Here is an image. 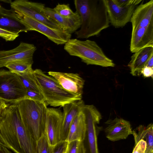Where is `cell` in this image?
<instances>
[{"instance_id": "cell-15", "label": "cell", "mask_w": 153, "mask_h": 153, "mask_svg": "<svg viewBox=\"0 0 153 153\" xmlns=\"http://www.w3.org/2000/svg\"><path fill=\"white\" fill-rule=\"evenodd\" d=\"M153 47V22L148 26L132 29L130 50L134 53L147 47Z\"/></svg>"}, {"instance_id": "cell-34", "label": "cell", "mask_w": 153, "mask_h": 153, "mask_svg": "<svg viewBox=\"0 0 153 153\" xmlns=\"http://www.w3.org/2000/svg\"><path fill=\"white\" fill-rule=\"evenodd\" d=\"M0 153H12L8 148L0 142Z\"/></svg>"}, {"instance_id": "cell-8", "label": "cell", "mask_w": 153, "mask_h": 153, "mask_svg": "<svg viewBox=\"0 0 153 153\" xmlns=\"http://www.w3.org/2000/svg\"><path fill=\"white\" fill-rule=\"evenodd\" d=\"M11 8L54 28L62 29L49 18L45 11V5L27 0H16L10 3Z\"/></svg>"}, {"instance_id": "cell-37", "label": "cell", "mask_w": 153, "mask_h": 153, "mask_svg": "<svg viewBox=\"0 0 153 153\" xmlns=\"http://www.w3.org/2000/svg\"><path fill=\"white\" fill-rule=\"evenodd\" d=\"M1 6L0 5V6Z\"/></svg>"}, {"instance_id": "cell-26", "label": "cell", "mask_w": 153, "mask_h": 153, "mask_svg": "<svg viewBox=\"0 0 153 153\" xmlns=\"http://www.w3.org/2000/svg\"><path fill=\"white\" fill-rule=\"evenodd\" d=\"M83 142L76 140L68 143L66 153H86Z\"/></svg>"}, {"instance_id": "cell-11", "label": "cell", "mask_w": 153, "mask_h": 153, "mask_svg": "<svg viewBox=\"0 0 153 153\" xmlns=\"http://www.w3.org/2000/svg\"><path fill=\"white\" fill-rule=\"evenodd\" d=\"M109 23L116 28L124 26L131 21L137 5L133 4L125 7L117 5L113 0H105Z\"/></svg>"}, {"instance_id": "cell-19", "label": "cell", "mask_w": 153, "mask_h": 153, "mask_svg": "<svg viewBox=\"0 0 153 153\" xmlns=\"http://www.w3.org/2000/svg\"><path fill=\"white\" fill-rule=\"evenodd\" d=\"M46 15L58 25L63 30L71 34L76 32L80 27L81 19L78 14L75 16L69 18H65L57 13L53 9L45 7Z\"/></svg>"}, {"instance_id": "cell-3", "label": "cell", "mask_w": 153, "mask_h": 153, "mask_svg": "<svg viewBox=\"0 0 153 153\" xmlns=\"http://www.w3.org/2000/svg\"><path fill=\"white\" fill-rule=\"evenodd\" d=\"M33 73L47 106L63 107L66 104L82 100V96L67 91L54 78L47 75L41 69H36Z\"/></svg>"}, {"instance_id": "cell-30", "label": "cell", "mask_w": 153, "mask_h": 153, "mask_svg": "<svg viewBox=\"0 0 153 153\" xmlns=\"http://www.w3.org/2000/svg\"><path fill=\"white\" fill-rule=\"evenodd\" d=\"M19 36V34L15 33L0 27V37L6 41H13Z\"/></svg>"}, {"instance_id": "cell-20", "label": "cell", "mask_w": 153, "mask_h": 153, "mask_svg": "<svg viewBox=\"0 0 153 153\" xmlns=\"http://www.w3.org/2000/svg\"><path fill=\"white\" fill-rule=\"evenodd\" d=\"M153 55V47L148 46L143 48L135 52L131 56L128 64L130 73L133 76H139L141 71L144 67L149 59Z\"/></svg>"}, {"instance_id": "cell-36", "label": "cell", "mask_w": 153, "mask_h": 153, "mask_svg": "<svg viewBox=\"0 0 153 153\" xmlns=\"http://www.w3.org/2000/svg\"><path fill=\"white\" fill-rule=\"evenodd\" d=\"M1 109H2L1 100L0 99V113L1 111Z\"/></svg>"}, {"instance_id": "cell-17", "label": "cell", "mask_w": 153, "mask_h": 153, "mask_svg": "<svg viewBox=\"0 0 153 153\" xmlns=\"http://www.w3.org/2000/svg\"><path fill=\"white\" fill-rule=\"evenodd\" d=\"M132 29L148 26L153 22V0H151L137 7L131 21Z\"/></svg>"}, {"instance_id": "cell-2", "label": "cell", "mask_w": 153, "mask_h": 153, "mask_svg": "<svg viewBox=\"0 0 153 153\" xmlns=\"http://www.w3.org/2000/svg\"><path fill=\"white\" fill-rule=\"evenodd\" d=\"M74 3L81 19L77 38L87 39L99 35L109 26L105 0H75Z\"/></svg>"}, {"instance_id": "cell-35", "label": "cell", "mask_w": 153, "mask_h": 153, "mask_svg": "<svg viewBox=\"0 0 153 153\" xmlns=\"http://www.w3.org/2000/svg\"><path fill=\"white\" fill-rule=\"evenodd\" d=\"M144 66L153 68V55L147 60Z\"/></svg>"}, {"instance_id": "cell-14", "label": "cell", "mask_w": 153, "mask_h": 153, "mask_svg": "<svg viewBox=\"0 0 153 153\" xmlns=\"http://www.w3.org/2000/svg\"><path fill=\"white\" fill-rule=\"evenodd\" d=\"M48 73L67 91L82 96L85 80L78 74L53 71H49Z\"/></svg>"}, {"instance_id": "cell-31", "label": "cell", "mask_w": 153, "mask_h": 153, "mask_svg": "<svg viewBox=\"0 0 153 153\" xmlns=\"http://www.w3.org/2000/svg\"><path fill=\"white\" fill-rule=\"evenodd\" d=\"M146 148V141L144 140L141 139L135 145L132 153H145Z\"/></svg>"}, {"instance_id": "cell-10", "label": "cell", "mask_w": 153, "mask_h": 153, "mask_svg": "<svg viewBox=\"0 0 153 153\" xmlns=\"http://www.w3.org/2000/svg\"><path fill=\"white\" fill-rule=\"evenodd\" d=\"M36 47L33 44L21 42L16 48L9 50H0V68L18 60H33Z\"/></svg>"}, {"instance_id": "cell-6", "label": "cell", "mask_w": 153, "mask_h": 153, "mask_svg": "<svg viewBox=\"0 0 153 153\" xmlns=\"http://www.w3.org/2000/svg\"><path fill=\"white\" fill-rule=\"evenodd\" d=\"M27 90L19 75L10 71L0 70V99L7 103L24 98Z\"/></svg>"}, {"instance_id": "cell-4", "label": "cell", "mask_w": 153, "mask_h": 153, "mask_svg": "<svg viewBox=\"0 0 153 153\" xmlns=\"http://www.w3.org/2000/svg\"><path fill=\"white\" fill-rule=\"evenodd\" d=\"M64 49L71 56L79 58L87 65L114 67L113 61L107 57L94 41L70 39L65 44Z\"/></svg>"}, {"instance_id": "cell-9", "label": "cell", "mask_w": 153, "mask_h": 153, "mask_svg": "<svg viewBox=\"0 0 153 153\" xmlns=\"http://www.w3.org/2000/svg\"><path fill=\"white\" fill-rule=\"evenodd\" d=\"M85 117L87 130L86 139L87 150L86 153H99L97 140V124L99 123L101 115L93 105H85L82 109Z\"/></svg>"}, {"instance_id": "cell-33", "label": "cell", "mask_w": 153, "mask_h": 153, "mask_svg": "<svg viewBox=\"0 0 153 153\" xmlns=\"http://www.w3.org/2000/svg\"><path fill=\"white\" fill-rule=\"evenodd\" d=\"M141 74L145 78L151 77L153 78V68L147 66L143 67L141 71Z\"/></svg>"}, {"instance_id": "cell-24", "label": "cell", "mask_w": 153, "mask_h": 153, "mask_svg": "<svg viewBox=\"0 0 153 153\" xmlns=\"http://www.w3.org/2000/svg\"><path fill=\"white\" fill-rule=\"evenodd\" d=\"M36 145L37 153H51L53 147L50 144L45 131L36 141Z\"/></svg>"}, {"instance_id": "cell-29", "label": "cell", "mask_w": 153, "mask_h": 153, "mask_svg": "<svg viewBox=\"0 0 153 153\" xmlns=\"http://www.w3.org/2000/svg\"><path fill=\"white\" fill-rule=\"evenodd\" d=\"M68 142L66 140H61L53 146L51 153H66Z\"/></svg>"}, {"instance_id": "cell-1", "label": "cell", "mask_w": 153, "mask_h": 153, "mask_svg": "<svg viewBox=\"0 0 153 153\" xmlns=\"http://www.w3.org/2000/svg\"><path fill=\"white\" fill-rule=\"evenodd\" d=\"M0 142L15 153H37L36 140L23 125L16 101L2 100Z\"/></svg>"}, {"instance_id": "cell-7", "label": "cell", "mask_w": 153, "mask_h": 153, "mask_svg": "<svg viewBox=\"0 0 153 153\" xmlns=\"http://www.w3.org/2000/svg\"><path fill=\"white\" fill-rule=\"evenodd\" d=\"M14 11L17 18L25 26L27 31L38 32L58 45L65 44L71 39V34L62 29L50 27L20 12Z\"/></svg>"}, {"instance_id": "cell-25", "label": "cell", "mask_w": 153, "mask_h": 153, "mask_svg": "<svg viewBox=\"0 0 153 153\" xmlns=\"http://www.w3.org/2000/svg\"><path fill=\"white\" fill-rule=\"evenodd\" d=\"M53 9L57 13L65 18L72 17L78 14L76 11H73L68 4H58Z\"/></svg>"}, {"instance_id": "cell-32", "label": "cell", "mask_w": 153, "mask_h": 153, "mask_svg": "<svg viewBox=\"0 0 153 153\" xmlns=\"http://www.w3.org/2000/svg\"><path fill=\"white\" fill-rule=\"evenodd\" d=\"M114 3L120 7H125L135 4L137 5L141 1V0H113Z\"/></svg>"}, {"instance_id": "cell-5", "label": "cell", "mask_w": 153, "mask_h": 153, "mask_svg": "<svg viewBox=\"0 0 153 153\" xmlns=\"http://www.w3.org/2000/svg\"><path fill=\"white\" fill-rule=\"evenodd\" d=\"M16 102L23 125L36 141L45 130L47 105L25 97Z\"/></svg>"}, {"instance_id": "cell-22", "label": "cell", "mask_w": 153, "mask_h": 153, "mask_svg": "<svg viewBox=\"0 0 153 153\" xmlns=\"http://www.w3.org/2000/svg\"><path fill=\"white\" fill-rule=\"evenodd\" d=\"M33 60H18L10 62L5 67L10 72L19 75L33 70Z\"/></svg>"}, {"instance_id": "cell-21", "label": "cell", "mask_w": 153, "mask_h": 153, "mask_svg": "<svg viewBox=\"0 0 153 153\" xmlns=\"http://www.w3.org/2000/svg\"><path fill=\"white\" fill-rule=\"evenodd\" d=\"M86 130L85 116L82 110L72 121L65 140L68 143L76 140L84 141L85 138Z\"/></svg>"}, {"instance_id": "cell-16", "label": "cell", "mask_w": 153, "mask_h": 153, "mask_svg": "<svg viewBox=\"0 0 153 153\" xmlns=\"http://www.w3.org/2000/svg\"><path fill=\"white\" fill-rule=\"evenodd\" d=\"M85 105L84 101L79 100L65 105L62 107L63 112L60 134V140H65L71 124Z\"/></svg>"}, {"instance_id": "cell-18", "label": "cell", "mask_w": 153, "mask_h": 153, "mask_svg": "<svg viewBox=\"0 0 153 153\" xmlns=\"http://www.w3.org/2000/svg\"><path fill=\"white\" fill-rule=\"evenodd\" d=\"M0 27L17 34L27 31L23 23L17 18L13 9L0 6Z\"/></svg>"}, {"instance_id": "cell-27", "label": "cell", "mask_w": 153, "mask_h": 153, "mask_svg": "<svg viewBox=\"0 0 153 153\" xmlns=\"http://www.w3.org/2000/svg\"><path fill=\"white\" fill-rule=\"evenodd\" d=\"M146 148L145 153H153V125L149 124V127L146 137Z\"/></svg>"}, {"instance_id": "cell-23", "label": "cell", "mask_w": 153, "mask_h": 153, "mask_svg": "<svg viewBox=\"0 0 153 153\" xmlns=\"http://www.w3.org/2000/svg\"><path fill=\"white\" fill-rule=\"evenodd\" d=\"M33 70L18 75L26 90L41 93L33 73Z\"/></svg>"}, {"instance_id": "cell-28", "label": "cell", "mask_w": 153, "mask_h": 153, "mask_svg": "<svg viewBox=\"0 0 153 153\" xmlns=\"http://www.w3.org/2000/svg\"><path fill=\"white\" fill-rule=\"evenodd\" d=\"M25 97L40 103H45L44 97L42 93L34 91L27 90Z\"/></svg>"}, {"instance_id": "cell-13", "label": "cell", "mask_w": 153, "mask_h": 153, "mask_svg": "<svg viewBox=\"0 0 153 153\" xmlns=\"http://www.w3.org/2000/svg\"><path fill=\"white\" fill-rule=\"evenodd\" d=\"M104 132L109 140L115 141L125 139L132 134L133 130L129 121L121 118L109 119L105 123Z\"/></svg>"}, {"instance_id": "cell-12", "label": "cell", "mask_w": 153, "mask_h": 153, "mask_svg": "<svg viewBox=\"0 0 153 153\" xmlns=\"http://www.w3.org/2000/svg\"><path fill=\"white\" fill-rule=\"evenodd\" d=\"M62 112L59 108H47L45 131L50 144L53 146L60 141V134Z\"/></svg>"}]
</instances>
